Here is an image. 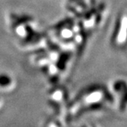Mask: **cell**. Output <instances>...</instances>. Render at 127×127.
I'll return each instance as SVG.
<instances>
[{
  "label": "cell",
  "instance_id": "6da1fadb",
  "mask_svg": "<svg viewBox=\"0 0 127 127\" xmlns=\"http://www.w3.org/2000/svg\"><path fill=\"white\" fill-rule=\"evenodd\" d=\"M113 88L116 93L121 94L120 110L124 111L127 106V83L123 80H116L113 84Z\"/></svg>",
  "mask_w": 127,
  "mask_h": 127
},
{
  "label": "cell",
  "instance_id": "7a4b0ae2",
  "mask_svg": "<svg viewBox=\"0 0 127 127\" xmlns=\"http://www.w3.org/2000/svg\"><path fill=\"white\" fill-rule=\"evenodd\" d=\"M103 108V104L101 102H96V103H90L84 107H83L81 110L79 111V115L82 114L84 112H87V111H95V110H101V109Z\"/></svg>",
  "mask_w": 127,
  "mask_h": 127
},
{
  "label": "cell",
  "instance_id": "3957f363",
  "mask_svg": "<svg viewBox=\"0 0 127 127\" xmlns=\"http://www.w3.org/2000/svg\"><path fill=\"white\" fill-rule=\"evenodd\" d=\"M11 84V79L6 75H0V86L6 87Z\"/></svg>",
  "mask_w": 127,
  "mask_h": 127
}]
</instances>
